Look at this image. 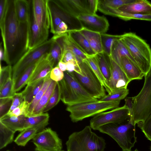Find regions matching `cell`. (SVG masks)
Returning <instances> with one entry per match:
<instances>
[{
    "instance_id": "obj_1",
    "label": "cell",
    "mask_w": 151,
    "mask_h": 151,
    "mask_svg": "<svg viewBox=\"0 0 151 151\" xmlns=\"http://www.w3.org/2000/svg\"><path fill=\"white\" fill-rule=\"evenodd\" d=\"M4 49L3 60L14 65L28 50V22H19L17 18L14 0H8L3 29L1 30Z\"/></svg>"
},
{
    "instance_id": "obj_2",
    "label": "cell",
    "mask_w": 151,
    "mask_h": 151,
    "mask_svg": "<svg viewBox=\"0 0 151 151\" xmlns=\"http://www.w3.org/2000/svg\"><path fill=\"white\" fill-rule=\"evenodd\" d=\"M91 129L87 126L81 131L70 134L65 143L67 151H104L105 139Z\"/></svg>"
},
{
    "instance_id": "obj_3",
    "label": "cell",
    "mask_w": 151,
    "mask_h": 151,
    "mask_svg": "<svg viewBox=\"0 0 151 151\" xmlns=\"http://www.w3.org/2000/svg\"><path fill=\"white\" fill-rule=\"evenodd\" d=\"M98 130L112 138L122 151H132V148L137 142L135 125L130 120V117L120 123L104 125L99 127Z\"/></svg>"
},
{
    "instance_id": "obj_4",
    "label": "cell",
    "mask_w": 151,
    "mask_h": 151,
    "mask_svg": "<svg viewBox=\"0 0 151 151\" xmlns=\"http://www.w3.org/2000/svg\"><path fill=\"white\" fill-rule=\"evenodd\" d=\"M121 40L145 75L151 68V48L149 45L144 40L132 32L122 35Z\"/></svg>"
},
{
    "instance_id": "obj_5",
    "label": "cell",
    "mask_w": 151,
    "mask_h": 151,
    "mask_svg": "<svg viewBox=\"0 0 151 151\" xmlns=\"http://www.w3.org/2000/svg\"><path fill=\"white\" fill-rule=\"evenodd\" d=\"M64 73V78L59 82L60 100L63 103L69 106L98 100L88 93L70 73L66 71Z\"/></svg>"
},
{
    "instance_id": "obj_6",
    "label": "cell",
    "mask_w": 151,
    "mask_h": 151,
    "mask_svg": "<svg viewBox=\"0 0 151 151\" xmlns=\"http://www.w3.org/2000/svg\"><path fill=\"white\" fill-rule=\"evenodd\" d=\"M120 101L101 102L97 101L68 106L66 110L73 122H76L105 111L119 107Z\"/></svg>"
},
{
    "instance_id": "obj_7",
    "label": "cell",
    "mask_w": 151,
    "mask_h": 151,
    "mask_svg": "<svg viewBox=\"0 0 151 151\" xmlns=\"http://www.w3.org/2000/svg\"><path fill=\"white\" fill-rule=\"evenodd\" d=\"M82 76L73 71L70 73L83 88L94 98L100 99L106 95L105 89L89 65L81 58L76 57Z\"/></svg>"
},
{
    "instance_id": "obj_8",
    "label": "cell",
    "mask_w": 151,
    "mask_h": 151,
    "mask_svg": "<svg viewBox=\"0 0 151 151\" xmlns=\"http://www.w3.org/2000/svg\"><path fill=\"white\" fill-rule=\"evenodd\" d=\"M145 77L141 90L132 97L133 121L135 125L143 123L151 113V68Z\"/></svg>"
},
{
    "instance_id": "obj_9",
    "label": "cell",
    "mask_w": 151,
    "mask_h": 151,
    "mask_svg": "<svg viewBox=\"0 0 151 151\" xmlns=\"http://www.w3.org/2000/svg\"><path fill=\"white\" fill-rule=\"evenodd\" d=\"M54 41L52 37L41 45L28 50L12 67V78L13 80L29 66L48 54Z\"/></svg>"
},
{
    "instance_id": "obj_10",
    "label": "cell",
    "mask_w": 151,
    "mask_h": 151,
    "mask_svg": "<svg viewBox=\"0 0 151 151\" xmlns=\"http://www.w3.org/2000/svg\"><path fill=\"white\" fill-rule=\"evenodd\" d=\"M129 118L128 108L125 105L118 107L107 112H103L94 116L90 120V126L98 130L102 126L109 123H119Z\"/></svg>"
},
{
    "instance_id": "obj_11",
    "label": "cell",
    "mask_w": 151,
    "mask_h": 151,
    "mask_svg": "<svg viewBox=\"0 0 151 151\" xmlns=\"http://www.w3.org/2000/svg\"><path fill=\"white\" fill-rule=\"evenodd\" d=\"M35 151H60L62 140L56 132L51 128H45L37 133L32 139Z\"/></svg>"
},
{
    "instance_id": "obj_12",
    "label": "cell",
    "mask_w": 151,
    "mask_h": 151,
    "mask_svg": "<svg viewBox=\"0 0 151 151\" xmlns=\"http://www.w3.org/2000/svg\"><path fill=\"white\" fill-rule=\"evenodd\" d=\"M77 18L83 28L101 34L105 33L108 30L109 24L106 17L95 14H84Z\"/></svg>"
},
{
    "instance_id": "obj_13",
    "label": "cell",
    "mask_w": 151,
    "mask_h": 151,
    "mask_svg": "<svg viewBox=\"0 0 151 151\" xmlns=\"http://www.w3.org/2000/svg\"><path fill=\"white\" fill-rule=\"evenodd\" d=\"M63 9L77 17L84 14H94L91 7L90 0H54Z\"/></svg>"
},
{
    "instance_id": "obj_14",
    "label": "cell",
    "mask_w": 151,
    "mask_h": 151,
    "mask_svg": "<svg viewBox=\"0 0 151 151\" xmlns=\"http://www.w3.org/2000/svg\"><path fill=\"white\" fill-rule=\"evenodd\" d=\"M28 24L29 50L41 45L47 40L49 29L40 27L37 23L33 17L32 8Z\"/></svg>"
},
{
    "instance_id": "obj_15",
    "label": "cell",
    "mask_w": 151,
    "mask_h": 151,
    "mask_svg": "<svg viewBox=\"0 0 151 151\" xmlns=\"http://www.w3.org/2000/svg\"><path fill=\"white\" fill-rule=\"evenodd\" d=\"M32 8L37 23L40 27L49 29L50 22L47 0H32Z\"/></svg>"
},
{
    "instance_id": "obj_16",
    "label": "cell",
    "mask_w": 151,
    "mask_h": 151,
    "mask_svg": "<svg viewBox=\"0 0 151 151\" xmlns=\"http://www.w3.org/2000/svg\"><path fill=\"white\" fill-rule=\"evenodd\" d=\"M111 75L108 86L112 92L121 88H127L131 81L128 79L122 68L110 57Z\"/></svg>"
},
{
    "instance_id": "obj_17",
    "label": "cell",
    "mask_w": 151,
    "mask_h": 151,
    "mask_svg": "<svg viewBox=\"0 0 151 151\" xmlns=\"http://www.w3.org/2000/svg\"><path fill=\"white\" fill-rule=\"evenodd\" d=\"M47 2L48 9L54 12L67 24L69 30H80L83 28L78 19L65 11L54 0H47Z\"/></svg>"
},
{
    "instance_id": "obj_18",
    "label": "cell",
    "mask_w": 151,
    "mask_h": 151,
    "mask_svg": "<svg viewBox=\"0 0 151 151\" xmlns=\"http://www.w3.org/2000/svg\"><path fill=\"white\" fill-rule=\"evenodd\" d=\"M47 55L43 56L38 61L27 84L45 78L50 74L53 67L47 58Z\"/></svg>"
},
{
    "instance_id": "obj_19",
    "label": "cell",
    "mask_w": 151,
    "mask_h": 151,
    "mask_svg": "<svg viewBox=\"0 0 151 151\" xmlns=\"http://www.w3.org/2000/svg\"><path fill=\"white\" fill-rule=\"evenodd\" d=\"M118 9L129 14L151 15V3L146 0H136L134 2L122 6Z\"/></svg>"
},
{
    "instance_id": "obj_20",
    "label": "cell",
    "mask_w": 151,
    "mask_h": 151,
    "mask_svg": "<svg viewBox=\"0 0 151 151\" xmlns=\"http://www.w3.org/2000/svg\"><path fill=\"white\" fill-rule=\"evenodd\" d=\"M122 68L128 79L131 81L141 80L145 75L138 66L126 57L122 58Z\"/></svg>"
},
{
    "instance_id": "obj_21",
    "label": "cell",
    "mask_w": 151,
    "mask_h": 151,
    "mask_svg": "<svg viewBox=\"0 0 151 151\" xmlns=\"http://www.w3.org/2000/svg\"><path fill=\"white\" fill-rule=\"evenodd\" d=\"M67 33L72 41L87 55L92 56L96 54L79 30H68Z\"/></svg>"
},
{
    "instance_id": "obj_22",
    "label": "cell",
    "mask_w": 151,
    "mask_h": 151,
    "mask_svg": "<svg viewBox=\"0 0 151 151\" xmlns=\"http://www.w3.org/2000/svg\"><path fill=\"white\" fill-rule=\"evenodd\" d=\"M110 56L121 68V60L123 57L128 58L136 63L127 48L121 39L116 40L114 42Z\"/></svg>"
},
{
    "instance_id": "obj_23",
    "label": "cell",
    "mask_w": 151,
    "mask_h": 151,
    "mask_svg": "<svg viewBox=\"0 0 151 151\" xmlns=\"http://www.w3.org/2000/svg\"><path fill=\"white\" fill-rule=\"evenodd\" d=\"M49 124L48 122L34 127L24 129L21 132L14 140L18 145L24 147L36 134L45 129Z\"/></svg>"
},
{
    "instance_id": "obj_24",
    "label": "cell",
    "mask_w": 151,
    "mask_h": 151,
    "mask_svg": "<svg viewBox=\"0 0 151 151\" xmlns=\"http://www.w3.org/2000/svg\"><path fill=\"white\" fill-rule=\"evenodd\" d=\"M15 12L20 22H28L31 12L32 0H14Z\"/></svg>"
},
{
    "instance_id": "obj_25",
    "label": "cell",
    "mask_w": 151,
    "mask_h": 151,
    "mask_svg": "<svg viewBox=\"0 0 151 151\" xmlns=\"http://www.w3.org/2000/svg\"><path fill=\"white\" fill-rule=\"evenodd\" d=\"M25 118L24 115L18 116L6 115L0 118V122L15 132L16 131L21 132L24 129Z\"/></svg>"
},
{
    "instance_id": "obj_26",
    "label": "cell",
    "mask_w": 151,
    "mask_h": 151,
    "mask_svg": "<svg viewBox=\"0 0 151 151\" xmlns=\"http://www.w3.org/2000/svg\"><path fill=\"white\" fill-rule=\"evenodd\" d=\"M79 31L87 40L92 49L96 54L103 52L100 33L84 28Z\"/></svg>"
},
{
    "instance_id": "obj_27",
    "label": "cell",
    "mask_w": 151,
    "mask_h": 151,
    "mask_svg": "<svg viewBox=\"0 0 151 151\" xmlns=\"http://www.w3.org/2000/svg\"><path fill=\"white\" fill-rule=\"evenodd\" d=\"M95 56L100 70L109 86L108 83L111 75L110 57L103 52L96 54L95 55Z\"/></svg>"
},
{
    "instance_id": "obj_28",
    "label": "cell",
    "mask_w": 151,
    "mask_h": 151,
    "mask_svg": "<svg viewBox=\"0 0 151 151\" xmlns=\"http://www.w3.org/2000/svg\"><path fill=\"white\" fill-rule=\"evenodd\" d=\"M46 77L27 84L24 89L21 92L23 96L24 101L29 104L32 101L36 94L42 88Z\"/></svg>"
},
{
    "instance_id": "obj_29",
    "label": "cell",
    "mask_w": 151,
    "mask_h": 151,
    "mask_svg": "<svg viewBox=\"0 0 151 151\" xmlns=\"http://www.w3.org/2000/svg\"><path fill=\"white\" fill-rule=\"evenodd\" d=\"M38 61L29 66L14 80V91L15 93L19 91L27 84Z\"/></svg>"
},
{
    "instance_id": "obj_30",
    "label": "cell",
    "mask_w": 151,
    "mask_h": 151,
    "mask_svg": "<svg viewBox=\"0 0 151 151\" xmlns=\"http://www.w3.org/2000/svg\"><path fill=\"white\" fill-rule=\"evenodd\" d=\"M83 61L89 65L108 94H111L112 93V91L108 86L106 80L100 70L95 55H87V58Z\"/></svg>"
},
{
    "instance_id": "obj_31",
    "label": "cell",
    "mask_w": 151,
    "mask_h": 151,
    "mask_svg": "<svg viewBox=\"0 0 151 151\" xmlns=\"http://www.w3.org/2000/svg\"><path fill=\"white\" fill-rule=\"evenodd\" d=\"M56 83L57 82L55 81L52 80L51 81L45 92L34 109L32 115L42 114L43 109L52 94Z\"/></svg>"
},
{
    "instance_id": "obj_32",
    "label": "cell",
    "mask_w": 151,
    "mask_h": 151,
    "mask_svg": "<svg viewBox=\"0 0 151 151\" xmlns=\"http://www.w3.org/2000/svg\"><path fill=\"white\" fill-rule=\"evenodd\" d=\"M49 115L47 112L38 114H33L26 117L24 129L35 127L48 122Z\"/></svg>"
},
{
    "instance_id": "obj_33",
    "label": "cell",
    "mask_w": 151,
    "mask_h": 151,
    "mask_svg": "<svg viewBox=\"0 0 151 151\" xmlns=\"http://www.w3.org/2000/svg\"><path fill=\"white\" fill-rule=\"evenodd\" d=\"M52 80L50 78V74L46 77L45 82L41 89L29 104L27 109V115L26 117H29L32 115L34 109L45 92Z\"/></svg>"
},
{
    "instance_id": "obj_34",
    "label": "cell",
    "mask_w": 151,
    "mask_h": 151,
    "mask_svg": "<svg viewBox=\"0 0 151 151\" xmlns=\"http://www.w3.org/2000/svg\"><path fill=\"white\" fill-rule=\"evenodd\" d=\"M62 54L63 50L61 47L58 43L55 40L51 50L47 56L48 59L52 65L53 68L57 66L59 62L61 60Z\"/></svg>"
},
{
    "instance_id": "obj_35",
    "label": "cell",
    "mask_w": 151,
    "mask_h": 151,
    "mask_svg": "<svg viewBox=\"0 0 151 151\" xmlns=\"http://www.w3.org/2000/svg\"><path fill=\"white\" fill-rule=\"evenodd\" d=\"M15 132L0 122V149L6 147L14 141Z\"/></svg>"
},
{
    "instance_id": "obj_36",
    "label": "cell",
    "mask_w": 151,
    "mask_h": 151,
    "mask_svg": "<svg viewBox=\"0 0 151 151\" xmlns=\"http://www.w3.org/2000/svg\"><path fill=\"white\" fill-rule=\"evenodd\" d=\"M101 35L103 52L110 56L111 47L114 42L116 40L121 39L122 35H114L106 33Z\"/></svg>"
},
{
    "instance_id": "obj_37",
    "label": "cell",
    "mask_w": 151,
    "mask_h": 151,
    "mask_svg": "<svg viewBox=\"0 0 151 151\" xmlns=\"http://www.w3.org/2000/svg\"><path fill=\"white\" fill-rule=\"evenodd\" d=\"M129 93L127 88H121L113 91L111 94L106 95L98 100L101 102H110L120 101L126 98Z\"/></svg>"
},
{
    "instance_id": "obj_38",
    "label": "cell",
    "mask_w": 151,
    "mask_h": 151,
    "mask_svg": "<svg viewBox=\"0 0 151 151\" xmlns=\"http://www.w3.org/2000/svg\"><path fill=\"white\" fill-rule=\"evenodd\" d=\"M61 92L59 82H57L55 88L48 102L43 109L42 113H46L55 106L60 100Z\"/></svg>"
},
{
    "instance_id": "obj_39",
    "label": "cell",
    "mask_w": 151,
    "mask_h": 151,
    "mask_svg": "<svg viewBox=\"0 0 151 151\" xmlns=\"http://www.w3.org/2000/svg\"><path fill=\"white\" fill-rule=\"evenodd\" d=\"M14 81L12 78L9 79L0 88V98L12 97L14 94Z\"/></svg>"
},
{
    "instance_id": "obj_40",
    "label": "cell",
    "mask_w": 151,
    "mask_h": 151,
    "mask_svg": "<svg viewBox=\"0 0 151 151\" xmlns=\"http://www.w3.org/2000/svg\"><path fill=\"white\" fill-rule=\"evenodd\" d=\"M136 0H98L99 3L106 6L114 9L134 2Z\"/></svg>"
},
{
    "instance_id": "obj_41",
    "label": "cell",
    "mask_w": 151,
    "mask_h": 151,
    "mask_svg": "<svg viewBox=\"0 0 151 151\" xmlns=\"http://www.w3.org/2000/svg\"><path fill=\"white\" fill-rule=\"evenodd\" d=\"M12 67L11 65L1 67L0 65V88L9 79L12 78Z\"/></svg>"
},
{
    "instance_id": "obj_42",
    "label": "cell",
    "mask_w": 151,
    "mask_h": 151,
    "mask_svg": "<svg viewBox=\"0 0 151 151\" xmlns=\"http://www.w3.org/2000/svg\"><path fill=\"white\" fill-rule=\"evenodd\" d=\"M12 103V97L0 98V118L9 112Z\"/></svg>"
},
{
    "instance_id": "obj_43",
    "label": "cell",
    "mask_w": 151,
    "mask_h": 151,
    "mask_svg": "<svg viewBox=\"0 0 151 151\" xmlns=\"http://www.w3.org/2000/svg\"><path fill=\"white\" fill-rule=\"evenodd\" d=\"M29 104L24 101L19 106L12 111L9 112L6 115L9 116H18L24 115L26 117L27 114V109Z\"/></svg>"
},
{
    "instance_id": "obj_44",
    "label": "cell",
    "mask_w": 151,
    "mask_h": 151,
    "mask_svg": "<svg viewBox=\"0 0 151 151\" xmlns=\"http://www.w3.org/2000/svg\"><path fill=\"white\" fill-rule=\"evenodd\" d=\"M138 126L146 137L151 141V113L143 123Z\"/></svg>"
},
{
    "instance_id": "obj_45",
    "label": "cell",
    "mask_w": 151,
    "mask_h": 151,
    "mask_svg": "<svg viewBox=\"0 0 151 151\" xmlns=\"http://www.w3.org/2000/svg\"><path fill=\"white\" fill-rule=\"evenodd\" d=\"M64 73L58 66L53 68L50 74V78L56 82L61 81L64 78Z\"/></svg>"
},
{
    "instance_id": "obj_46",
    "label": "cell",
    "mask_w": 151,
    "mask_h": 151,
    "mask_svg": "<svg viewBox=\"0 0 151 151\" xmlns=\"http://www.w3.org/2000/svg\"><path fill=\"white\" fill-rule=\"evenodd\" d=\"M24 101V99L21 92L15 93L12 96V103L9 112L12 111Z\"/></svg>"
},
{
    "instance_id": "obj_47",
    "label": "cell",
    "mask_w": 151,
    "mask_h": 151,
    "mask_svg": "<svg viewBox=\"0 0 151 151\" xmlns=\"http://www.w3.org/2000/svg\"><path fill=\"white\" fill-rule=\"evenodd\" d=\"M68 27L67 24L64 22L62 21L56 28L54 35H61L67 33Z\"/></svg>"
},
{
    "instance_id": "obj_48",
    "label": "cell",
    "mask_w": 151,
    "mask_h": 151,
    "mask_svg": "<svg viewBox=\"0 0 151 151\" xmlns=\"http://www.w3.org/2000/svg\"><path fill=\"white\" fill-rule=\"evenodd\" d=\"M125 104L124 105L128 108L129 110L130 119L134 123L133 121V100L132 97H126L125 99Z\"/></svg>"
},
{
    "instance_id": "obj_49",
    "label": "cell",
    "mask_w": 151,
    "mask_h": 151,
    "mask_svg": "<svg viewBox=\"0 0 151 151\" xmlns=\"http://www.w3.org/2000/svg\"><path fill=\"white\" fill-rule=\"evenodd\" d=\"M75 59L74 54L71 51L67 50L63 52L61 60L66 63L69 61Z\"/></svg>"
},
{
    "instance_id": "obj_50",
    "label": "cell",
    "mask_w": 151,
    "mask_h": 151,
    "mask_svg": "<svg viewBox=\"0 0 151 151\" xmlns=\"http://www.w3.org/2000/svg\"><path fill=\"white\" fill-rule=\"evenodd\" d=\"M62 71H66V63L60 60L57 66Z\"/></svg>"
},
{
    "instance_id": "obj_51",
    "label": "cell",
    "mask_w": 151,
    "mask_h": 151,
    "mask_svg": "<svg viewBox=\"0 0 151 151\" xmlns=\"http://www.w3.org/2000/svg\"><path fill=\"white\" fill-rule=\"evenodd\" d=\"M1 44L2 43L1 42L0 44V60L1 62L2 60H3L4 57V49L2 47Z\"/></svg>"
},
{
    "instance_id": "obj_52",
    "label": "cell",
    "mask_w": 151,
    "mask_h": 151,
    "mask_svg": "<svg viewBox=\"0 0 151 151\" xmlns=\"http://www.w3.org/2000/svg\"><path fill=\"white\" fill-rule=\"evenodd\" d=\"M134 151H139L138 150H137V149H136L135 150H134Z\"/></svg>"
},
{
    "instance_id": "obj_53",
    "label": "cell",
    "mask_w": 151,
    "mask_h": 151,
    "mask_svg": "<svg viewBox=\"0 0 151 151\" xmlns=\"http://www.w3.org/2000/svg\"><path fill=\"white\" fill-rule=\"evenodd\" d=\"M6 151H11L9 150H6Z\"/></svg>"
},
{
    "instance_id": "obj_54",
    "label": "cell",
    "mask_w": 151,
    "mask_h": 151,
    "mask_svg": "<svg viewBox=\"0 0 151 151\" xmlns=\"http://www.w3.org/2000/svg\"><path fill=\"white\" fill-rule=\"evenodd\" d=\"M60 151H64V150H61Z\"/></svg>"
},
{
    "instance_id": "obj_55",
    "label": "cell",
    "mask_w": 151,
    "mask_h": 151,
    "mask_svg": "<svg viewBox=\"0 0 151 151\" xmlns=\"http://www.w3.org/2000/svg\"></svg>"
}]
</instances>
